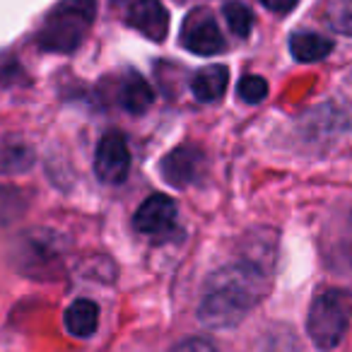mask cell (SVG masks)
I'll return each mask as SVG.
<instances>
[{
    "mask_svg": "<svg viewBox=\"0 0 352 352\" xmlns=\"http://www.w3.org/2000/svg\"><path fill=\"white\" fill-rule=\"evenodd\" d=\"M261 6L268 8L270 12H278V15H287L297 8L299 0H258Z\"/></svg>",
    "mask_w": 352,
    "mask_h": 352,
    "instance_id": "obj_20",
    "label": "cell"
},
{
    "mask_svg": "<svg viewBox=\"0 0 352 352\" xmlns=\"http://www.w3.org/2000/svg\"><path fill=\"white\" fill-rule=\"evenodd\" d=\"M128 25L150 41H164L169 32V12L160 0H135L128 10Z\"/></svg>",
    "mask_w": 352,
    "mask_h": 352,
    "instance_id": "obj_8",
    "label": "cell"
},
{
    "mask_svg": "<svg viewBox=\"0 0 352 352\" xmlns=\"http://www.w3.org/2000/svg\"><path fill=\"white\" fill-rule=\"evenodd\" d=\"M268 292V278L251 261L234 263L215 273L208 283L198 316L210 328L236 326Z\"/></svg>",
    "mask_w": 352,
    "mask_h": 352,
    "instance_id": "obj_1",
    "label": "cell"
},
{
    "mask_svg": "<svg viewBox=\"0 0 352 352\" xmlns=\"http://www.w3.org/2000/svg\"><path fill=\"white\" fill-rule=\"evenodd\" d=\"M63 323L70 336L89 338L99 326V307L92 299H75V302L65 309Z\"/></svg>",
    "mask_w": 352,
    "mask_h": 352,
    "instance_id": "obj_12",
    "label": "cell"
},
{
    "mask_svg": "<svg viewBox=\"0 0 352 352\" xmlns=\"http://www.w3.org/2000/svg\"><path fill=\"white\" fill-rule=\"evenodd\" d=\"M352 304L345 292H323L311 302L307 318L309 336L318 350L328 352L342 342L350 326Z\"/></svg>",
    "mask_w": 352,
    "mask_h": 352,
    "instance_id": "obj_4",
    "label": "cell"
},
{
    "mask_svg": "<svg viewBox=\"0 0 352 352\" xmlns=\"http://www.w3.org/2000/svg\"><path fill=\"white\" fill-rule=\"evenodd\" d=\"M182 44L184 49L198 56H215L225 49V36L210 10L196 8L188 12L182 27Z\"/></svg>",
    "mask_w": 352,
    "mask_h": 352,
    "instance_id": "obj_5",
    "label": "cell"
},
{
    "mask_svg": "<svg viewBox=\"0 0 352 352\" xmlns=\"http://www.w3.org/2000/svg\"><path fill=\"white\" fill-rule=\"evenodd\" d=\"M12 268L32 280H56L63 273L65 241L60 234L34 227L15 236L8 251Z\"/></svg>",
    "mask_w": 352,
    "mask_h": 352,
    "instance_id": "obj_2",
    "label": "cell"
},
{
    "mask_svg": "<svg viewBox=\"0 0 352 352\" xmlns=\"http://www.w3.org/2000/svg\"><path fill=\"white\" fill-rule=\"evenodd\" d=\"M171 352H217V350L210 340H203V338H188V340L179 342Z\"/></svg>",
    "mask_w": 352,
    "mask_h": 352,
    "instance_id": "obj_19",
    "label": "cell"
},
{
    "mask_svg": "<svg viewBox=\"0 0 352 352\" xmlns=\"http://www.w3.org/2000/svg\"><path fill=\"white\" fill-rule=\"evenodd\" d=\"M203 169H206V155H203L196 145L176 147V150H171L160 164L164 182L174 188H184V186L196 184L198 179H201Z\"/></svg>",
    "mask_w": 352,
    "mask_h": 352,
    "instance_id": "obj_7",
    "label": "cell"
},
{
    "mask_svg": "<svg viewBox=\"0 0 352 352\" xmlns=\"http://www.w3.org/2000/svg\"><path fill=\"white\" fill-rule=\"evenodd\" d=\"M227 85H230V70L227 65H208V68L198 70L191 80V92L201 102H217L225 94Z\"/></svg>",
    "mask_w": 352,
    "mask_h": 352,
    "instance_id": "obj_11",
    "label": "cell"
},
{
    "mask_svg": "<svg viewBox=\"0 0 352 352\" xmlns=\"http://www.w3.org/2000/svg\"><path fill=\"white\" fill-rule=\"evenodd\" d=\"M27 210L25 191L15 186H0V230L17 222Z\"/></svg>",
    "mask_w": 352,
    "mask_h": 352,
    "instance_id": "obj_15",
    "label": "cell"
},
{
    "mask_svg": "<svg viewBox=\"0 0 352 352\" xmlns=\"http://www.w3.org/2000/svg\"><path fill=\"white\" fill-rule=\"evenodd\" d=\"M133 225L142 234L162 236L176 225V206L166 196H150L140 208H138Z\"/></svg>",
    "mask_w": 352,
    "mask_h": 352,
    "instance_id": "obj_9",
    "label": "cell"
},
{
    "mask_svg": "<svg viewBox=\"0 0 352 352\" xmlns=\"http://www.w3.org/2000/svg\"><path fill=\"white\" fill-rule=\"evenodd\" d=\"M328 22L338 34L352 36V0H333L328 10Z\"/></svg>",
    "mask_w": 352,
    "mask_h": 352,
    "instance_id": "obj_17",
    "label": "cell"
},
{
    "mask_svg": "<svg viewBox=\"0 0 352 352\" xmlns=\"http://www.w3.org/2000/svg\"><path fill=\"white\" fill-rule=\"evenodd\" d=\"M239 97L246 104H258L268 97V82L258 75H244L239 80Z\"/></svg>",
    "mask_w": 352,
    "mask_h": 352,
    "instance_id": "obj_18",
    "label": "cell"
},
{
    "mask_svg": "<svg viewBox=\"0 0 352 352\" xmlns=\"http://www.w3.org/2000/svg\"><path fill=\"white\" fill-rule=\"evenodd\" d=\"M94 171H97L99 182L104 184H123L128 171H131V152L128 142L121 133L111 131L99 140L97 155H94Z\"/></svg>",
    "mask_w": 352,
    "mask_h": 352,
    "instance_id": "obj_6",
    "label": "cell"
},
{
    "mask_svg": "<svg viewBox=\"0 0 352 352\" xmlns=\"http://www.w3.org/2000/svg\"><path fill=\"white\" fill-rule=\"evenodd\" d=\"M222 12H225L227 25H230V30L236 36L251 34V30H254V12H251L249 6H244V3H227Z\"/></svg>",
    "mask_w": 352,
    "mask_h": 352,
    "instance_id": "obj_16",
    "label": "cell"
},
{
    "mask_svg": "<svg viewBox=\"0 0 352 352\" xmlns=\"http://www.w3.org/2000/svg\"><path fill=\"white\" fill-rule=\"evenodd\" d=\"M333 51V41L314 32H294L289 36V54L299 63H316Z\"/></svg>",
    "mask_w": 352,
    "mask_h": 352,
    "instance_id": "obj_13",
    "label": "cell"
},
{
    "mask_svg": "<svg viewBox=\"0 0 352 352\" xmlns=\"http://www.w3.org/2000/svg\"><path fill=\"white\" fill-rule=\"evenodd\" d=\"M94 0H65L56 8L39 32V46L54 54H70L82 44L94 20Z\"/></svg>",
    "mask_w": 352,
    "mask_h": 352,
    "instance_id": "obj_3",
    "label": "cell"
},
{
    "mask_svg": "<svg viewBox=\"0 0 352 352\" xmlns=\"http://www.w3.org/2000/svg\"><path fill=\"white\" fill-rule=\"evenodd\" d=\"M155 102V94H152V87L147 85V80L138 73H128V78L123 80L121 87V104L128 113H145L147 109Z\"/></svg>",
    "mask_w": 352,
    "mask_h": 352,
    "instance_id": "obj_14",
    "label": "cell"
},
{
    "mask_svg": "<svg viewBox=\"0 0 352 352\" xmlns=\"http://www.w3.org/2000/svg\"><path fill=\"white\" fill-rule=\"evenodd\" d=\"M34 164V150L20 135H0V174H25Z\"/></svg>",
    "mask_w": 352,
    "mask_h": 352,
    "instance_id": "obj_10",
    "label": "cell"
}]
</instances>
